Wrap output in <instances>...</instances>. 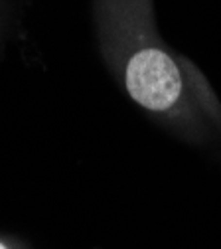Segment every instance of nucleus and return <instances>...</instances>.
I'll use <instances>...</instances> for the list:
<instances>
[{
  "mask_svg": "<svg viewBox=\"0 0 221 249\" xmlns=\"http://www.w3.org/2000/svg\"><path fill=\"white\" fill-rule=\"evenodd\" d=\"M152 0H99L101 40L129 97L189 139L221 137V103L198 68L162 44Z\"/></svg>",
  "mask_w": 221,
  "mask_h": 249,
  "instance_id": "obj_1",
  "label": "nucleus"
},
{
  "mask_svg": "<svg viewBox=\"0 0 221 249\" xmlns=\"http://www.w3.org/2000/svg\"><path fill=\"white\" fill-rule=\"evenodd\" d=\"M0 249H12V247H10L6 241H2V239H0Z\"/></svg>",
  "mask_w": 221,
  "mask_h": 249,
  "instance_id": "obj_2",
  "label": "nucleus"
}]
</instances>
